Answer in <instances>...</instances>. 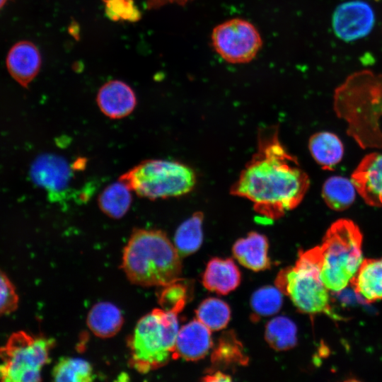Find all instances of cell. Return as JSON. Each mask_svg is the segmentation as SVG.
Segmentation results:
<instances>
[{"label":"cell","instance_id":"34","mask_svg":"<svg viewBox=\"0 0 382 382\" xmlns=\"http://www.w3.org/2000/svg\"><path fill=\"white\" fill-rule=\"evenodd\" d=\"M6 0H0V8L4 5Z\"/></svg>","mask_w":382,"mask_h":382},{"label":"cell","instance_id":"10","mask_svg":"<svg viewBox=\"0 0 382 382\" xmlns=\"http://www.w3.org/2000/svg\"><path fill=\"white\" fill-rule=\"evenodd\" d=\"M74 168L60 156L44 154L33 162L30 176L37 185L47 192L50 201L63 203L72 195Z\"/></svg>","mask_w":382,"mask_h":382},{"label":"cell","instance_id":"31","mask_svg":"<svg viewBox=\"0 0 382 382\" xmlns=\"http://www.w3.org/2000/svg\"><path fill=\"white\" fill-rule=\"evenodd\" d=\"M18 303L19 296L14 284L0 269V317L15 311Z\"/></svg>","mask_w":382,"mask_h":382},{"label":"cell","instance_id":"32","mask_svg":"<svg viewBox=\"0 0 382 382\" xmlns=\"http://www.w3.org/2000/svg\"><path fill=\"white\" fill-rule=\"evenodd\" d=\"M191 0H146V7L149 10L158 9L169 4L185 5Z\"/></svg>","mask_w":382,"mask_h":382},{"label":"cell","instance_id":"28","mask_svg":"<svg viewBox=\"0 0 382 382\" xmlns=\"http://www.w3.org/2000/svg\"><path fill=\"white\" fill-rule=\"evenodd\" d=\"M283 303L282 293L277 287L265 286L255 291L250 305L257 316H269L277 313Z\"/></svg>","mask_w":382,"mask_h":382},{"label":"cell","instance_id":"13","mask_svg":"<svg viewBox=\"0 0 382 382\" xmlns=\"http://www.w3.org/2000/svg\"><path fill=\"white\" fill-rule=\"evenodd\" d=\"M212 345L211 330L195 319L179 329L172 357L197 361L208 354Z\"/></svg>","mask_w":382,"mask_h":382},{"label":"cell","instance_id":"21","mask_svg":"<svg viewBox=\"0 0 382 382\" xmlns=\"http://www.w3.org/2000/svg\"><path fill=\"white\" fill-rule=\"evenodd\" d=\"M357 190L351 178L333 175L323 183L321 195L325 204L332 210L342 212L354 203Z\"/></svg>","mask_w":382,"mask_h":382},{"label":"cell","instance_id":"8","mask_svg":"<svg viewBox=\"0 0 382 382\" xmlns=\"http://www.w3.org/2000/svg\"><path fill=\"white\" fill-rule=\"evenodd\" d=\"M53 338L34 335L25 331L13 332L0 347V381L37 382L41 370L50 361L54 347Z\"/></svg>","mask_w":382,"mask_h":382},{"label":"cell","instance_id":"15","mask_svg":"<svg viewBox=\"0 0 382 382\" xmlns=\"http://www.w3.org/2000/svg\"><path fill=\"white\" fill-rule=\"evenodd\" d=\"M41 56L37 47L28 41H21L9 50L6 66L11 76L22 86L28 84L38 74Z\"/></svg>","mask_w":382,"mask_h":382},{"label":"cell","instance_id":"25","mask_svg":"<svg viewBox=\"0 0 382 382\" xmlns=\"http://www.w3.org/2000/svg\"><path fill=\"white\" fill-rule=\"evenodd\" d=\"M52 378L54 381L90 382L95 375L91 364L81 358L64 357L53 367Z\"/></svg>","mask_w":382,"mask_h":382},{"label":"cell","instance_id":"6","mask_svg":"<svg viewBox=\"0 0 382 382\" xmlns=\"http://www.w3.org/2000/svg\"><path fill=\"white\" fill-rule=\"evenodd\" d=\"M179 330L178 314L155 308L137 322L128 340L130 366L146 374L166 365Z\"/></svg>","mask_w":382,"mask_h":382},{"label":"cell","instance_id":"18","mask_svg":"<svg viewBox=\"0 0 382 382\" xmlns=\"http://www.w3.org/2000/svg\"><path fill=\"white\" fill-rule=\"evenodd\" d=\"M349 284L366 302L382 300V257L363 259Z\"/></svg>","mask_w":382,"mask_h":382},{"label":"cell","instance_id":"33","mask_svg":"<svg viewBox=\"0 0 382 382\" xmlns=\"http://www.w3.org/2000/svg\"><path fill=\"white\" fill-rule=\"evenodd\" d=\"M202 381L207 382H214V381H231L230 376L225 374L224 373L216 371L214 372H210L209 374L206 375Z\"/></svg>","mask_w":382,"mask_h":382},{"label":"cell","instance_id":"14","mask_svg":"<svg viewBox=\"0 0 382 382\" xmlns=\"http://www.w3.org/2000/svg\"><path fill=\"white\" fill-rule=\"evenodd\" d=\"M96 101L101 112L111 119L128 116L137 105V97L132 88L119 80L103 84L98 91Z\"/></svg>","mask_w":382,"mask_h":382},{"label":"cell","instance_id":"2","mask_svg":"<svg viewBox=\"0 0 382 382\" xmlns=\"http://www.w3.org/2000/svg\"><path fill=\"white\" fill-rule=\"evenodd\" d=\"M334 110L360 147L382 149V75L362 71L350 76L335 90Z\"/></svg>","mask_w":382,"mask_h":382},{"label":"cell","instance_id":"24","mask_svg":"<svg viewBox=\"0 0 382 382\" xmlns=\"http://www.w3.org/2000/svg\"><path fill=\"white\" fill-rule=\"evenodd\" d=\"M295 323L287 317L278 316L267 323L265 337L269 345L275 350L285 351L293 348L297 342Z\"/></svg>","mask_w":382,"mask_h":382},{"label":"cell","instance_id":"19","mask_svg":"<svg viewBox=\"0 0 382 382\" xmlns=\"http://www.w3.org/2000/svg\"><path fill=\"white\" fill-rule=\"evenodd\" d=\"M308 149L314 161L324 170H333L344 156V145L340 139L327 131L311 135Z\"/></svg>","mask_w":382,"mask_h":382},{"label":"cell","instance_id":"7","mask_svg":"<svg viewBox=\"0 0 382 382\" xmlns=\"http://www.w3.org/2000/svg\"><path fill=\"white\" fill-rule=\"evenodd\" d=\"M125 183L138 196L149 199L185 195L196 185V174L188 166L175 161L149 159L122 174Z\"/></svg>","mask_w":382,"mask_h":382},{"label":"cell","instance_id":"20","mask_svg":"<svg viewBox=\"0 0 382 382\" xmlns=\"http://www.w3.org/2000/svg\"><path fill=\"white\" fill-rule=\"evenodd\" d=\"M87 325L97 337L110 338L121 329L124 318L120 308L110 302L96 303L89 311Z\"/></svg>","mask_w":382,"mask_h":382},{"label":"cell","instance_id":"9","mask_svg":"<svg viewBox=\"0 0 382 382\" xmlns=\"http://www.w3.org/2000/svg\"><path fill=\"white\" fill-rule=\"evenodd\" d=\"M212 42L221 57L231 64L250 62L262 45L254 25L241 18H233L216 25L212 31Z\"/></svg>","mask_w":382,"mask_h":382},{"label":"cell","instance_id":"12","mask_svg":"<svg viewBox=\"0 0 382 382\" xmlns=\"http://www.w3.org/2000/svg\"><path fill=\"white\" fill-rule=\"evenodd\" d=\"M351 180L366 204L382 207V152L365 155L352 172Z\"/></svg>","mask_w":382,"mask_h":382},{"label":"cell","instance_id":"27","mask_svg":"<svg viewBox=\"0 0 382 382\" xmlns=\"http://www.w3.org/2000/svg\"><path fill=\"white\" fill-rule=\"evenodd\" d=\"M196 317L211 331H217L226 327L231 318V310L224 301L208 298L197 308Z\"/></svg>","mask_w":382,"mask_h":382},{"label":"cell","instance_id":"26","mask_svg":"<svg viewBox=\"0 0 382 382\" xmlns=\"http://www.w3.org/2000/svg\"><path fill=\"white\" fill-rule=\"evenodd\" d=\"M248 361L243 352L241 343L233 332H225L212 354V363L216 366L224 367L232 364L245 365Z\"/></svg>","mask_w":382,"mask_h":382},{"label":"cell","instance_id":"11","mask_svg":"<svg viewBox=\"0 0 382 382\" xmlns=\"http://www.w3.org/2000/svg\"><path fill=\"white\" fill-rule=\"evenodd\" d=\"M375 24V14L366 1L353 0L340 4L335 10L332 25L335 35L352 42L368 35Z\"/></svg>","mask_w":382,"mask_h":382},{"label":"cell","instance_id":"1","mask_svg":"<svg viewBox=\"0 0 382 382\" xmlns=\"http://www.w3.org/2000/svg\"><path fill=\"white\" fill-rule=\"evenodd\" d=\"M310 186V178L289 152L276 125L262 127L257 149L230 188L232 195L247 199L256 213L275 220L297 207Z\"/></svg>","mask_w":382,"mask_h":382},{"label":"cell","instance_id":"4","mask_svg":"<svg viewBox=\"0 0 382 382\" xmlns=\"http://www.w3.org/2000/svg\"><path fill=\"white\" fill-rule=\"evenodd\" d=\"M321 260L320 245L301 251L295 265L282 270L274 284L299 311L311 316L323 313L341 320L343 318L332 308L329 290L320 279Z\"/></svg>","mask_w":382,"mask_h":382},{"label":"cell","instance_id":"3","mask_svg":"<svg viewBox=\"0 0 382 382\" xmlns=\"http://www.w3.org/2000/svg\"><path fill=\"white\" fill-rule=\"evenodd\" d=\"M122 268L129 281L142 286H163L180 279V255L166 234L134 229L123 250Z\"/></svg>","mask_w":382,"mask_h":382},{"label":"cell","instance_id":"17","mask_svg":"<svg viewBox=\"0 0 382 382\" xmlns=\"http://www.w3.org/2000/svg\"><path fill=\"white\" fill-rule=\"evenodd\" d=\"M241 282V272L232 259L212 258L202 276L204 286L224 295L236 289Z\"/></svg>","mask_w":382,"mask_h":382},{"label":"cell","instance_id":"5","mask_svg":"<svg viewBox=\"0 0 382 382\" xmlns=\"http://www.w3.org/2000/svg\"><path fill=\"white\" fill-rule=\"evenodd\" d=\"M363 235L352 220L340 219L327 229L321 250L320 279L329 291L347 286L362 261Z\"/></svg>","mask_w":382,"mask_h":382},{"label":"cell","instance_id":"29","mask_svg":"<svg viewBox=\"0 0 382 382\" xmlns=\"http://www.w3.org/2000/svg\"><path fill=\"white\" fill-rule=\"evenodd\" d=\"M162 287L158 294L161 308L178 314L190 296L187 286L179 279Z\"/></svg>","mask_w":382,"mask_h":382},{"label":"cell","instance_id":"22","mask_svg":"<svg viewBox=\"0 0 382 382\" xmlns=\"http://www.w3.org/2000/svg\"><path fill=\"white\" fill-rule=\"evenodd\" d=\"M132 202L131 189L120 180L107 186L98 198L100 209L108 216L116 219L125 216Z\"/></svg>","mask_w":382,"mask_h":382},{"label":"cell","instance_id":"16","mask_svg":"<svg viewBox=\"0 0 382 382\" xmlns=\"http://www.w3.org/2000/svg\"><path fill=\"white\" fill-rule=\"evenodd\" d=\"M268 241L266 236L257 232H250L234 243L232 251L236 260L244 267L253 271L270 268L268 257Z\"/></svg>","mask_w":382,"mask_h":382},{"label":"cell","instance_id":"23","mask_svg":"<svg viewBox=\"0 0 382 382\" xmlns=\"http://www.w3.org/2000/svg\"><path fill=\"white\" fill-rule=\"evenodd\" d=\"M203 219L202 212H195L177 228L173 244L180 257L191 255L200 248L203 240Z\"/></svg>","mask_w":382,"mask_h":382},{"label":"cell","instance_id":"30","mask_svg":"<svg viewBox=\"0 0 382 382\" xmlns=\"http://www.w3.org/2000/svg\"><path fill=\"white\" fill-rule=\"evenodd\" d=\"M105 15L114 21L137 22L141 13L134 0H103Z\"/></svg>","mask_w":382,"mask_h":382}]
</instances>
